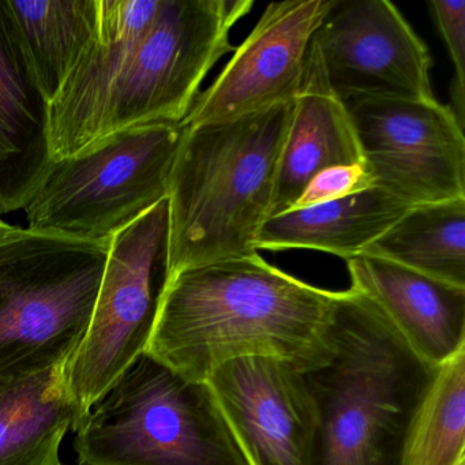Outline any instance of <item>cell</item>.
Returning a JSON list of instances; mask_svg holds the SVG:
<instances>
[{
    "instance_id": "obj_1",
    "label": "cell",
    "mask_w": 465,
    "mask_h": 465,
    "mask_svg": "<svg viewBox=\"0 0 465 465\" xmlns=\"http://www.w3.org/2000/svg\"><path fill=\"white\" fill-rule=\"evenodd\" d=\"M336 292L250 257L173 274L145 352L192 381L222 364L273 358L310 371L331 355Z\"/></svg>"
},
{
    "instance_id": "obj_2",
    "label": "cell",
    "mask_w": 465,
    "mask_h": 465,
    "mask_svg": "<svg viewBox=\"0 0 465 465\" xmlns=\"http://www.w3.org/2000/svg\"><path fill=\"white\" fill-rule=\"evenodd\" d=\"M437 370L370 299L336 292L331 358L304 371L318 411L312 465H401Z\"/></svg>"
},
{
    "instance_id": "obj_3",
    "label": "cell",
    "mask_w": 465,
    "mask_h": 465,
    "mask_svg": "<svg viewBox=\"0 0 465 465\" xmlns=\"http://www.w3.org/2000/svg\"><path fill=\"white\" fill-rule=\"evenodd\" d=\"M291 115L292 103L224 124L183 126L168 186L170 277L257 254Z\"/></svg>"
},
{
    "instance_id": "obj_4",
    "label": "cell",
    "mask_w": 465,
    "mask_h": 465,
    "mask_svg": "<svg viewBox=\"0 0 465 465\" xmlns=\"http://www.w3.org/2000/svg\"><path fill=\"white\" fill-rule=\"evenodd\" d=\"M74 432L78 465H250L208 381L146 352Z\"/></svg>"
},
{
    "instance_id": "obj_5",
    "label": "cell",
    "mask_w": 465,
    "mask_h": 465,
    "mask_svg": "<svg viewBox=\"0 0 465 465\" xmlns=\"http://www.w3.org/2000/svg\"><path fill=\"white\" fill-rule=\"evenodd\" d=\"M110 241L0 235V391L66 363L96 303Z\"/></svg>"
},
{
    "instance_id": "obj_6",
    "label": "cell",
    "mask_w": 465,
    "mask_h": 465,
    "mask_svg": "<svg viewBox=\"0 0 465 465\" xmlns=\"http://www.w3.org/2000/svg\"><path fill=\"white\" fill-rule=\"evenodd\" d=\"M182 135V124H143L54 162L25 206L29 230L110 241L167 200Z\"/></svg>"
},
{
    "instance_id": "obj_7",
    "label": "cell",
    "mask_w": 465,
    "mask_h": 465,
    "mask_svg": "<svg viewBox=\"0 0 465 465\" xmlns=\"http://www.w3.org/2000/svg\"><path fill=\"white\" fill-rule=\"evenodd\" d=\"M252 6V0H162L153 25L119 67L89 148L132 127L182 124L206 75L233 51L231 29Z\"/></svg>"
},
{
    "instance_id": "obj_8",
    "label": "cell",
    "mask_w": 465,
    "mask_h": 465,
    "mask_svg": "<svg viewBox=\"0 0 465 465\" xmlns=\"http://www.w3.org/2000/svg\"><path fill=\"white\" fill-rule=\"evenodd\" d=\"M168 200L111 239L88 328L64 367L81 421L145 352L170 280ZM80 427V426H78Z\"/></svg>"
},
{
    "instance_id": "obj_9",
    "label": "cell",
    "mask_w": 465,
    "mask_h": 465,
    "mask_svg": "<svg viewBox=\"0 0 465 465\" xmlns=\"http://www.w3.org/2000/svg\"><path fill=\"white\" fill-rule=\"evenodd\" d=\"M372 187L408 206L465 197L464 127L437 99L344 103Z\"/></svg>"
},
{
    "instance_id": "obj_10",
    "label": "cell",
    "mask_w": 465,
    "mask_h": 465,
    "mask_svg": "<svg viewBox=\"0 0 465 465\" xmlns=\"http://www.w3.org/2000/svg\"><path fill=\"white\" fill-rule=\"evenodd\" d=\"M312 45L342 103L434 99L429 50L388 0H336Z\"/></svg>"
},
{
    "instance_id": "obj_11",
    "label": "cell",
    "mask_w": 465,
    "mask_h": 465,
    "mask_svg": "<svg viewBox=\"0 0 465 465\" xmlns=\"http://www.w3.org/2000/svg\"><path fill=\"white\" fill-rule=\"evenodd\" d=\"M336 0H284L266 7L214 83L182 124H224L295 100L307 53Z\"/></svg>"
},
{
    "instance_id": "obj_12",
    "label": "cell",
    "mask_w": 465,
    "mask_h": 465,
    "mask_svg": "<svg viewBox=\"0 0 465 465\" xmlns=\"http://www.w3.org/2000/svg\"><path fill=\"white\" fill-rule=\"evenodd\" d=\"M208 383L250 465H312L318 411L303 371L279 359L241 358Z\"/></svg>"
},
{
    "instance_id": "obj_13",
    "label": "cell",
    "mask_w": 465,
    "mask_h": 465,
    "mask_svg": "<svg viewBox=\"0 0 465 465\" xmlns=\"http://www.w3.org/2000/svg\"><path fill=\"white\" fill-rule=\"evenodd\" d=\"M51 103L0 0V216L25 209L53 167Z\"/></svg>"
},
{
    "instance_id": "obj_14",
    "label": "cell",
    "mask_w": 465,
    "mask_h": 465,
    "mask_svg": "<svg viewBox=\"0 0 465 465\" xmlns=\"http://www.w3.org/2000/svg\"><path fill=\"white\" fill-rule=\"evenodd\" d=\"M351 288L366 296L408 347L438 369L465 350V288L382 258L347 260Z\"/></svg>"
},
{
    "instance_id": "obj_15",
    "label": "cell",
    "mask_w": 465,
    "mask_h": 465,
    "mask_svg": "<svg viewBox=\"0 0 465 465\" xmlns=\"http://www.w3.org/2000/svg\"><path fill=\"white\" fill-rule=\"evenodd\" d=\"M352 164H363L355 127L344 103L329 86L317 50L310 45L280 154L269 219L290 211L321 171Z\"/></svg>"
},
{
    "instance_id": "obj_16",
    "label": "cell",
    "mask_w": 465,
    "mask_h": 465,
    "mask_svg": "<svg viewBox=\"0 0 465 465\" xmlns=\"http://www.w3.org/2000/svg\"><path fill=\"white\" fill-rule=\"evenodd\" d=\"M407 203L369 187L347 197L303 209H290L266 220L255 249H309L344 258L358 257L405 212Z\"/></svg>"
},
{
    "instance_id": "obj_17",
    "label": "cell",
    "mask_w": 465,
    "mask_h": 465,
    "mask_svg": "<svg viewBox=\"0 0 465 465\" xmlns=\"http://www.w3.org/2000/svg\"><path fill=\"white\" fill-rule=\"evenodd\" d=\"M64 367L58 364L0 391V465H64L62 442L80 426Z\"/></svg>"
},
{
    "instance_id": "obj_18",
    "label": "cell",
    "mask_w": 465,
    "mask_h": 465,
    "mask_svg": "<svg viewBox=\"0 0 465 465\" xmlns=\"http://www.w3.org/2000/svg\"><path fill=\"white\" fill-rule=\"evenodd\" d=\"M32 67L53 103L94 39L100 0H7Z\"/></svg>"
},
{
    "instance_id": "obj_19",
    "label": "cell",
    "mask_w": 465,
    "mask_h": 465,
    "mask_svg": "<svg viewBox=\"0 0 465 465\" xmlns=\"http://www.w3.org/2000/svg\"><path fill=\"white\" fill-rule=\"evenodd\" d=\"M363 254L465 288V197L408 209Z\"/></svg>"
},
{
    "instance_id": "obj_20",
    "label": "cell",
    "mask_w": 465,
    "mask_h": 465,
    "mask_svg": "<svg viewBox=\"0 0 465 465\" xmlns=\"http://www.w3.org/2000/svg\"><path fill=\"white\" fill-rule=\"evenodd\" d=\"M465 462V350L438 367L405 443L401 465Z\"/></svg>"
},
{
    "instance_id": "obj_21",
    "label": "cell",
    "mask_w": 465,
    "mask_h": 465,
    "mask_svg": "<svg viewBox=\"0 0 465 465\" xmlns=\"http://www.w3.org/2000/svg\"><path fill=\"white\" fill-rule=\"evenodd\" d=\"M438 29L442 35L454 66L451 86V111L464 127L465 119V2L464 0H432L429 4Z\"/></svg>"
},
{
    "instance_id": "obj_22",
    "label": "cell",
    "mask_w": 465,
    "mask_h": 465,
    "mask_svg": "<svg viewBox=\"0 0 465 465\" xmlns=\"http://www.w3.org/2000/svg\"><path fill=\"white\" fill-rule=\"evenodd\" d=\"M371 186L363 164L326 168L314 176L291 209L310 208L347 197Z\"/></svg>"
},
{
    "instance_id": "obj_23",
    "label": "cell",
    "mask_w": 465,
    "mask_h": 465,
    "mask_svg": "<svg viewBox=\"0 0 465 465\" xmlns=\"http://www.w3.org/2000/svg\"><path fill=\"white\" fill-rule=\"evenodd\" d=\"M10 228H12V225L7 224V223L4 222V220H2V217H0V235H2V233L7 232V231H9Z\"/></svg>"
},
{
    "instance_id": "obj_24",
    "label": "cell",
    "mask_w": 465,
    "mask_h": 465,
    "mask_svg": "<svg viewBox=\"0 0 465 465\" xmlns=\"http://www.w3.org/2000/svg\"><path fill=\"white\" fill-rule=\"evenodd\" d=\"M461 465H465V462H462V464H461Z\"/></svg>"
}]
</instances>
